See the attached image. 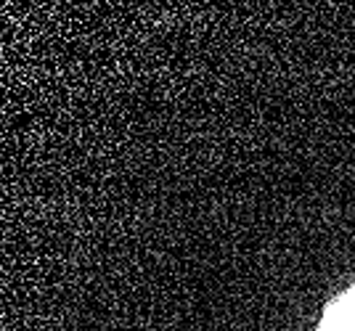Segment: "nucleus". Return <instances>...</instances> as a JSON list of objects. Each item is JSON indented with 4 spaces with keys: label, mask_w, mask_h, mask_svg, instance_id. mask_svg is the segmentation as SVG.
Instances as JSON below:
<instances>
[{
    "label": "nucleus",
    "mask_w": 355,
    "mask_h": 331,
    "mask_svg": "<svg viewBox=\"0 0 355 331\" xmlns=\"http://www.w3.org/2000/svg\"><path fill=\"white\" fill-rule=\"evenodd\" d=\"M321 331H355V289L326 313Z\"/></svg>",
    "instance_id": "nucleus-1"
}]
</instances>
